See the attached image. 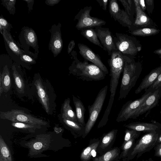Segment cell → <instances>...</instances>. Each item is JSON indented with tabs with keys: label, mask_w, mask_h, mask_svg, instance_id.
<instances>
[{
	"label": "cell",
	"mask_w": 161,
	"mask_h": 161,
	"mask_svg": "<svg viewBox=\"0 0 161 161\" xmlns=\"http://www.w3.org/2000/svg\"><path fill=\"white\" fill-rule=\"evenodd\" d=\"M96 1L99 4V5L102 7L103 10H106L108 0H96Z\"/></svg>",
	"instance_id": "41"
},
{
	"label": "cell",
	"mask_w": 161,
	"mask_h": 161,
	"mask_svg": "<svg viewBox=\"0 0 161 161\" xmlns=\"http://www.w3.org/2000/svg\"><path fill=\"white\" fill-rule=\"evenodd\" d=\"M108 88V86L106 85L101 89L93 103L88 106L89 118L85 126V135H87L90 132L96 122L104 102Z\"/></svg>",
	"instance_id": "6"
},
{
	"label": "cell",
	"mask_w": 161,
	"mask_h": 161,
	"mask_svg": "<svg viewBox=\"0 0 161 161\" xmlns=\"http://www.w3.org/2000/svg\"><path fill=\"white\" fill-rule=\"evenodd\" d=\"M133 1L136 14L134 25L142 27L152 28L151 27H153V22L141 8L139 3V0H133Z\"/></svg>",
	"instance_id": "18"
},
{
	"label": "cell",
	"mask_w": 161,
	"mask_h": 161,
	"mask_svg": "<svg viewBox=\"0 0 161 161\" xmlns=\"http://www.w3.org/2000/svg\"><path fill=\"white\" fill-rule=\"evenodd\" d=\"M20 47L25 53L34 58H37L30 49L34 50L37 56L39 53L37 38L34 31L31 28L24 26L22 28L19 36Z\"/></svg>",
	"instance_id": "9"
},
{
	"label": "cell",
	"mask_w": 161,
	"mask_h": 161,
	"mask_svg": "<svg viewBox=\"0 0 161 161\" xmlns=\"http://www.w3.org/2000/svg\"><path fill=\"white\" fill-rule=\"evenodd\" d=\"M2 4L4 6L11 14H14L15 12V0H2Z\"/></svg>",
	"instance_id": "34"
},
{
	"label": "cell",
	"mask_w": 161,
	"mask_h": 161,
	"mask_svg": "<svg viewBox=\"0 0 161 161\" xmlns=\"http://www.w3.org/2000/svg\"><path fill=\"white\" fill-rule=\"evenodd\" d=\"M155 155L157 156L161 157V143L158 146L155 152Z\"/></svg>",
	"instance_id": "45"
},
{
	"label": "cell",
	"mask_w": 161,
	"mask_h": 161,
	"mask_svg": "<svg viewBox=\"0 0 161 161\" xmlns=\"http://www.w3.org/2000/svg\"><path fill=\"white\" fill-rule=\"evenodd\" d=\"M108 62L110 68L111 77L109 87L110 95L109 101L114 102L119 80L123 71L125 62L124 55L118 50L114 51L112 53Z\"/></svg>",
	"instance_id": "4"
},
{
	"label": "cell",
	"mask_w": 161,
	"mask_h": 161,
	"mask_svg": "<svg viewBox=\"0 0 161 161\" xmlns=\"http://www.w3.org/2000/svg\"><path fill=\"white\" fill-rule=\"evenodd\" d=\"M38 98L48 115H53L55 110L56 96L48 81L41 78L38 73L35 74L33 82Z\"/></svg>",
	"instance_id": "3"
},
{
	"label": "cell",
	"mask_w": 161,
	"mask_h": 161,
	"mask_svg": "<svg viewBox=\"0 0 161 161\" xmlns=\"http://www.w3.org/2000/svg\"><path fill=\"white\" fill-rule=\"evenodd\" d=\"M144 90V93L140 98L134 100H129L123 106L117 116V122L125 121L132 118L136 110L152 93L147 89Z\"/></svg>",
	"instance_id": "10"
},
{
	"label": "cell",
	"mask_w": 161,
	"mask_h": 161,
	"mask_svg": "<svg viewBox=\"0 0 161 161\" xmlns=\"http://www.w3.org/2000/svg\"><path fill=\"white\" fill-rule=\"evenodd\" d=\"M42 144L40 142H38L35 143L33 145L34 148L36 150H40L42 147Z\"/></svg>",
	"instance_id": "46"
},
{
	"label": "cell",
	"mask_w": 161,
	"mask_h": 161,
	"mask_svg": "<svg viewBox=\"0 0 161 161\" xmlns=\"http://www.w3.org/2000/svg\"><path fill=\"white\" fill-rule=\"evenodd\" d=\"M23 1L27 2L28 4V7L29 8V12L33 8L32 7L34 4V0H23Z\"/></svg>",
	"instance_id": "44"
},
{
	"label": "cell",
	"mask_w": 161,
	"mask_h": 161,
	"mask_svg": "<svg viewBox=\"0 0 161 161\" xmlns=\"http://www.w3.org/2000/svg\"><path fill=\"white\" fill-rule=\"evenodd\" d=\"M160 30L154 28L146 27L131 31L130 33L133 36H147L156 35Z\"/></svg>",
	"instance_id": "27"
},
{
	"label": "cell",
	"mask_w": 161,
	"mask_h": 161,
	"mask_svg": "<svg viewBox=\"0 0 161 161\" xmlns=\"http://www.w3.org/2000/svg\"><path fill=\"white\" fill-rule=\"evenodd\" d=\"M158 130L149 132L144 135L134 148L131 155H133L140 153L153 146L158 139L159 136Z\"/></svg>",
	"instance_id": "13"
},
{
	"label": "cell",
	"mask_w": 161,
	"mask_h": 161,
	"mask_svg": "<svg viewBox=\"0 0 161 161\" xmlns=\"http://www.w3.org/2000/svg\"><path fill=\"white\" fill-rule=\"evenodd\" d=\"M108 10L111 16L124 27L131 29L134 24L125 11L121 9L116 0H109Z\"/></svg>",
	"instance_id": "11"
},
{
	"label": "cell",
	"mask_w": 161,
	"mask_h": 161,
	"mask_svg": "<svg viewBox=\"0 0 161 161\" xmlns=\"http://www.w3.org/2000/svg\"><path fill=\"white\" fill-rule=\"evenodd\" d=\"M125 8V11L127 14L130 19L132 22L134 14L133 4H134L133 0H119Z\"/></svg>",
	"instance_id": "32"
},
{
	"label": "cell",
	"mask_w": 161,
	"mask_h": 161,
	"mask_svg": "<svg viewBox=\"0 0 161 161\" xmlns=\"http://www.w3.org/2000/svg\"><path fill=\"white\" fill-rule=\"evenodd\" d=\"M98 38L103 47V49L110 56L114 52L118 51L114 44L113 38L108 28L98 26L95 28Z\"/></svg>",
	"instance_id": "12"
},
{
	"label": "cell",
	"mask_w": 161,
	"mask_h": 161,
	"mask_svg": "<svg viewBox=\"0 0 161 161\" xmlns=\"http://www.w3.org/2000/svg\"><path fill=\"white\" fill-rule=\"evenodd\" d=\"M11 124L15 128L32 131L41 127L40 125L19 122H12Z\"/></svg>",
	"instance_id": "33"
},
{
	"label": "cell",
	"mask_w": 161,
	"mask_h": 161,
	"mask_svg": "<svg viewBox=\"0 0 161 161\" xmlns=\"http://www.w3.org/2000/svg\"><path fill=\"white\" fill-rule=\"evenodd\" d=\"M6 50L13 59L17 63L20 64L21 55L25 53L24 51L19 48L13 38L10 32L6 30L2 31Z\"/></svg>",
	"instance_id": "15"
},
{
	"label": "cell",
	"mask_w": 161,
	"mask_h": 161,
	"mask_svg": "<svg viewBox=\"0 0 161 161\" xmlns=\"http://www.w3.org/2000/svg\"><path fill=\"white\" fill-rule=\"evenodd\" d=\"M113 37L114 44L118 51L123 54L134 57L140 51L142 46L134 37L121 33H115Z\"/></svg>",
	"instance_id": "5"
},
{
	"label": "cell",
	"mask_w": 161,
	"mask_h": 161,
	"mask_svg": "<svg viewBox=\"0 0 161 161\" xmlns=\"http://www.w3.org/2000/svg\"><path fill=\"white\" fill-rule=\"evenodd\" d=\"M161 74V63L160 66L152 69L143 79L140 85L135 90V93H139L143 90L148 88L153 84Z\"/></svg>",
	"instance_id": "20"
},
{
	"label": "cell",
	"mask_w": 161,
	"mask_h": 161,
	"mask_svg": "<svg viewBox=\"0 0 161 161\" xmlns=\"http://www.w3.org/2000/svg\"><path fill=\"white\" fill-rule=\"evenodd\" d=\"M61 24L53 25L51 29V36L49 48L55 57L59 54L62 49L63 42L61 31Z\"/></svg>",
	"instance_id": "17"
},
{
	"label": "cell",
	"mask_w": 161,
	"mask_h": 161,
	"mask_svg": "<svg viewBox=\"0 0 161 161\" xmlns=\"http://www.w3.org/2000/svg\"><path fill=\"white\" fill-rule=\"evenodd\" d=\"M19 68L16 64H14L12 67V74L17 92L23 94L25 92V83Z\"/></svg>",
	"instance_id": "22"
},
{
	"label": "cell",
	"mask_w": 161,
	"mask_h": 161,
	"mask_svg": "<svg viewBox=\"0 0 161 161\" xmlns=\"http://www.w3.org/2000/svg\"><path fill=\"white\" fill-rule=\"evenodd\" d=\"M160 86H161V74L153 84L147 89L152 92Z\"/></svg>",
	"instance_id": "39"
},
{
	"label": "cell",
	"mask_w": 161,
	"mask_h": 161,
	"mask_svg": "<svg viewBox=\"0 0 161 161\" xmlns=\"http://www.w3.org/2000/svg\"><path fill=\"white\" fill-rule=\"evenodd\" d=\"M69 97L66 99L63 103L61 109L60 116L63 118L78 122L76 114L70 105Z\"/></svg>",
	"instance_id": "21"
},
{
	"label": "cell",
	"mask_w": 161,
	"mask_h": 161,
	"mask_svg": "<svg viewBox=\"0 0 161 161\" xmlns=\"http://www.w3.org/2000/svg\"><path fill=\"white\" fill-rule=\"evenodd\" d=\"M35 59L31 56L25 53L22 54L20 57V64H32L36 63Z\"/></svg>",
	"instance_id": "35"
},
{
	"label": "cell",
	"mask_w": 161,
	"mask_h": 161,
	"mask_svg": "<svg viewBox=\"0 0 161 161\" xmlns=\"http://www.w3.org/2000/svg\"><path fill=\"white\" fill-rule=\"evenodd\" d=\"M136 137H134L129 141L124 143L123 146V156H125L127 153L129 149L131 148L133 144V142Z\"/></svg>",
	"instance_id": "38"
},
{
	"label": "cell",
	"mask_w": 161,
	"mask_h": 161,
	"mask_svg": "<svg viewBox=\"0 0 161 161\" xmlns=\"http://www.w3.org/2000/svg\"><path fill=\"white\" fill-rule=\"evenodd\" d=\"M151 123L136 122L124 125V126L129 129L137 131L151 132L161 129V124L154 120Z\"/></svg>",
	"instance_id": "19"
},
{
	"label": "cell",
	"mask_w": 161,
	"mask_h": 161,
	"mask_svg": "<svg viewBox=\"0 0 161 161\" xmlns=\"http://www.w3.org/2000/svg\"><path fill=\"white\" fill-rule=\"evenodd\" d=\"M78 46L79 53L85 60L89 61L98 67L106 75L108 74L107 68L102 62L99 55L86 45L79 43Z\"/></svg>",
	"instance_id": "16"
},
{
	"label": "cell",
	"mask_w": 161,
	"mask_h": 161,
	"mask_svg": "<svg viewBox=\"0 0 161 161\" xmlns=\"http://www.w3.org/2000/svg\"><path fill=\"white\" fill-rule=\"evenodd\" d=\"M153 53L157 55L160 58H161V48L155 50Z\"/></svg>",
	"instance_id": "48"
},
{
	"label": "cell",
	"mask_w": 161,
	"mask_h": 161,
	"mask_svg": "<svg viewBox=\"0 0 161 161\" xmlns=\"http://www.w3.org/2000/svg\"><path fill=\"white\" fill-rule=\"evenodd\" d=\"M1 119L9 120L12 122H19L39 125L45 126L47 122L29 114L24 111L12 109L11 111L0 112Z\"/></svg>",
	"instance_id": "7"
},
{
	"label": "cell",
	"mask_w": 161,
	"mask_h": 161,
	"mask_svg": "<svg viewBox=\"0 0 161 161\" xmlns=\"http://www.w3.org/2000/svg\"><path fill=\"white\" fill-rule=\"evenodd\" d=\"M58 117L60 122L66 127L74 133L81 135L85 134V126L78 122L64 119L60 115Z\"/></svg>",
	"instance_id": "23"
},
{
	"label": "cell",
	"mask_w": 161,
	"mask_h": 161,
	"mask_svg": "<svg viewBox=\"0 0 161 161\" xmlns=\"http://www.w3.org/2000/svg\"><path fill=\"white\" fill-rule=\"evenodd\" d=\"M139 3L143 11H144L146 9L145 4V0H139Z\"/></svg>",
	"instance_id": "47"
},
{
	"label": "cell",
	"mask_w": 161,
	"mask_h": 161,
	"mask_svg": "<svg viewBox=\"0 0 161 161\" xmlns=\"http://www.w3.org/2000/svg\"><path fill=\"white\" fill-rule=\"evenodd\" d=\"M123 55L125 62L118 100L126 97L132 88L135 85L142 70L141 63L136 62L134 58Z\"/></svg>",
	"instance_id": "2"
},
{
	"label": "cell",
	"mask_w": 161,
	"mask_h": 161,
	"mask_svg": "<svg viewBox=\"0 0 161 161\" xmlns=\"http://www.w3.org/2000/svg\"><path fill=\"white\" fill-rule=\"evenodd\" d=\"M161 97V86H160L152 92L136 110L131 119H136L156 106L158 103Z\"/></svg>",
	"instance_id": "14"
},
{
	"label": "cell",
	"mask_w": 161,
	"mask_h": 161,
	"mask_svg": "<svg viewBox=\"0 0 161 161\" xmlns=\"http://www.w3.org/2000/svg\"><path fill=\"white\" fill-rule=\"evenodd\" d=\"M146 9L149 14H152L154 9V0H145Z\"/></svg>",
	"instance_id": "40"
},
{
	"label": "cell",
	"mask_w": 161,
	"mask_h": 161,
	"mask_svg": "<svg viewBox=\"0 0 161 161\" xmlns=\"http://www.w3.org/2000/svg\"><path fill=\"white\" fill-rule=\"evenodd\" d=\"M75 46V43L74 40H71L69 43L67 49L68 54H69L72 51Z\"/></svg>",
	"instance_id": "42"
},
{
	"label": "cell",
	"mask_w": 161,
	"mask_h": 161,
	"mask_svg": "<svg viewBox=\"0 0 161 161\" xmlns=\"http://www.w3.org/2000/svg\"><path fill=\"white\" fill-rule=\"evenodd\" d=\"M92 8L86 6L81 8L75 17L74 20L77 22L75 27L78 30L95 28L104 25L106 22L104 20L95 17H92L90 15Z\"/></svg>",
	"instance_id": "8"
},
{
	"label": "cell",
	"mask_w": 161,
	"mask_h": 161,
	"mask_svg": "<svg viewBox=\"0 0 161 161\" xmlns=\"http://www.w3.org/2000/svg\"><path fill=\"white\" fill-rule=\"evenodd\" d=\"M118 131L117 129H113L105 134L103 137L100 147L102 148L107 147L114 139Z\"/></svg>",
	"instance_id": "31"
},
{
	"label": "cell",
	"mask_w": 161,
	"mask_h": 161,
	"mask_svg": "<svg viewBox=\"0 0 161 161\" xmlns=\"http://www.w3.org/2000/svg\"><path fill=\"white\" fill-rule=\"evenodd\" d=\"M11 28H12L11 25L1 15L0 19V31L1 34H2V31L3 30H6L8 32H10Z\"/></svg>",
	"instance_id": "37"
},
{
	"label": "cell",
	"mask_w": 161,
	"mask_h": 161,
	"mask_svg": "<svg viewBox=\"0 0 161 161\" xmlns=\"http://www.w3.org/2000/svg\"><path fill=\"white\" fill-rule=\"evenodd\" d=\"M119 152L118 147H115L101 156L95 158L94 161H113L118 156Z\"/></svg>",
	"instance_id": "29"
},
{
	"label": "cell",
	"mask_w": 161,
	"mask_h": 161,
	"mask_svg": "<svg viewBox=\"0 0 161 161\" xmlns=\"http://www.w3.org/2000/svg\"><path fill=\"white\" fill-rule=\"evenodd\" d=\"M99 144V142H94L85 148L81 153L80 158L82 161H89L92 156V153L96 150Z\"/></svg>",
	"instance_id": "28"
},
{
	"label": "cell",
	"mask_w": 161,
	"mask_h": 161,
	"mask_svg": "<svg viewBox=\"0 0 161 161\" xmlns=\"http://www.w3.org/2000/svg\"><path fill=\"white\" fill-rule=\"evenodd\" d=\"M0 161H12L9 150L0 136Z\"/></svg>",
	"instance_id": "30"
},
{
	"label": "cell",
	"mask_w": 161,
	"mask_h": 161,
	"mask_svg": "<svg viewBox=\"0 0 161 161\" xmlns=\"http://www.w3.org/2000/svg\"><path fill=\"white\" fill-rule=\"evenodd\" d=\"M73 61L69 69V74L83 81H99L104 79L106 75L98 67L87 61H80L76 51L71 53Z\"/></svg>",
	"instance_id": "1"
},
{
	"label": "cell",
	"mask_w": 161,
	"mask_h": 161,
	"mask_svg": "<svg viewBox=\"0 0 161 161\" xmlns=\"http://www.w3.org/2000/svg\"><path fill=\"white\" fill-rule=\"evenodd\" d=\"M140 132L130 129H126L124 137V143H125L133 138L136 137L140 134Z\"/></svg>",
	"instance_id": "36"
},
{
	"label": "cell",
	"mask_w": 161,
	"mask_h": 161,
	"mask_svg": "<svg viewBox=\"0 0 161 161\" xmlns=\"http://www.w3.org/2000/svg\"><path fill=\"white\" fill-rule=\"evenodd\" d=\"M60 0H47L45 1V3L49 6H53L58 4Z\"/></svg>",
	"instance_id": "43"
},
{
	"label": "cell",
	"mask_w": 161,
	"mask_h": 161,
	"mask_svg": "<svg viewBox=\"0 0 161 161\" xmlns=\"http://www.w3.org/2000/svg\"><path fill=\"white\" fill-rule=\"evenodd\" d=\"M74 105L75 106L76 114L78 122L86 126L84 119V115L86 111L85 107L80 99L72 95Z\"/></svg>",
	"instance_id": "24"
},
{
	"label": "cell",
	"mask_w": 161,
	"mask_h": 161,
	"mask_svg": "<svg viewBox=\"0 0 161 161\" xmlns=\"http://www.w3.org/2000/svg\"><path fill=\"white\" fill-rule=\"evenodd\" d=\"M0 81L2 84L3 92H8L11 88V83L10 72L7 64L3 67L2 73L0 72Z\"/></svg>",
	"instance_id": "25"
},
{
	"label": "cell",
	"mask_w": 161,
	"mask_h": 161,
	"mask_svg": "<svg viewBox=\"0 0 161 161\" xmlns=\"http://www.w3.org/2000/svg\"><path fill=\"white\" fill-rule=\"evenodd\" d=\"M80 34L91 42L102 48H103L94 29L91 28L83 29L80 31Z\"/></svg>",
	"instance_id": "26"
},
{
	"label": "cell",
	"mask_w": 161,
	"mask_h": 161,
	"mask_svg": "<svg viewBox=\"0 0 161 161\" xmlns=\"http://www.w3.org/2000/svg\"><path fill=\"white\" fill-rule=\"evenodd\" d=\"M160 113L161 114V110L160 111Z\"/></svg>",
	"instance_id": "49"
}]
</instances>
